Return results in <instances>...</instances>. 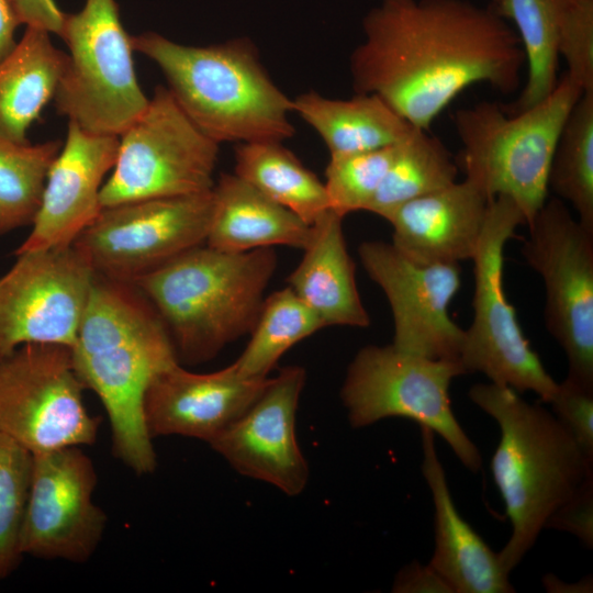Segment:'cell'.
Returning a JSON list of instances; mask_svg holds the SVG:
<instances>
[{"label": "cell", "instance_id": "obj_33", "mask_svg": "<svg viewBox=\"0 0 593 593\" xmlns=\"http://www.w3.org/2000/svg\"><path fill=\"white\" fill-rule=\"evenodd\" d=\"M395 147L396 144L329 157L324 182L329 210L342 217L366 211L385 176Z\"/></svg>", "mask_w": 593, "mask_h": 593}, {"label": "cell", "instance_id": "obj_18", "mask_svg": "<svg viewBox=\"0 0 593 593\" xmlns=\"http://www.w3.org/2000/svg\"><path fill=\"white\" fill-rule=\"evenodd\" d=\"M119 144V136L92 134L68 121L66 142L47 174L32 231L15 255L72 245L102 210L100 192L115 165Z\"/></svg>", "mask_w": 593, "mask_h": 593}, {"label": "cell", "instance_id": "obj_4", "mask_svg": "<svg viewBox=\"0 0 593 593\" xmlns=\"http://www.w3.org/2000/svg\"><path fill=\"white\" fill-rule=\"evenodd\" d=\"M277 267L272 247L191 248L133 283L165 324L178 361L197 365L250 334Z\"/></svg>", "mask_w": 593, "mask_h": 593}, {"label": "cell", "instance_id": "obj_21", "mask_svg": "<svg viewBox=\"0 0 593 593\" xmlns=\"http://www.w3.org/2000/svg\"><path fill=\"white\" fill-rule=\"evenodd\" d=\"M421 470L434 504L435 548L428 564L454 593L515 592L499 552H494L457 511L436 451L434 432L421 427Z\"/></svg>", "mask_w": 593, "mask_h": 593}, {"label": "cell", "instance_id": "obj_25", "mask_svg": "<svg viewBox=\"0 0 593 593\" xmlns=\"http://www.w3.org/2000/svg\"><path fill=\"white\" fill-rule=\"evenodd\" d=\"M292 112L317 132L329 157L393 146L413 127L385 101L371 93H356L342 100L306 92L292 100Z\"/></svg>", "mask_w": 593, "mask_h": 593}, {"label": "cell", "instance_id": "obj_8", "mask_svg": "<svg viewBox=\"0 0 593 593\" xmlns=\"http://www.w3.org/2000/svg\"><path fill=\"white\" fill-rule=\"evenodd\" d=\"M459 360L430 359L387 346L368 345L348 366L340 399L351 427L388 417H405L427 427L449 445L460 462L477 473L482 457L456 418L451 381L465 374Z\"/></svg>", "mask_w": 593, "mask_h": 593}, {"label": "cell", "instance_id": "obj_30", "mask_svg": "<svg viewBox=\"0 0 593 593\" xmlns=\"http://www.w3.org/2000/svg\"><path fill=\"white\" fill-rule=\"evenodd\" d=\"M325 327L317 314L288 286L265 298L250 339L234 361L248 378H267L292 346Z\"/></svg>", "mask_w": 593, "mask_h": 593}, {"label": "cell", "instance_id": "obj_1", "mask_svg": "<svg viewBox=\"0 0 593 593\" xmlns=\"http://www.w3.org/2000/svg\"><path fill=\"white\" fill-rule=\"evenodd\" d=\"M362 31L349 58L355 92L380 97L415 127L429 130L473 85L510 94L522 83L521 41L494 8L467 0H381Z\"/></svg>", "mask_w": 593, "mask_h": 593}, {"label": "cell", "instance_id": "obj_5", "mask_svg": "<svg viewBox=\"0 0 593 593\" xmlns=\"http://www.w3.org/2000/svg\"><path fill=\"white\" fill-rule=\"evenodd\" d=\"M132 46L161 69L181 110L219 145L282 143L294 134L292 100L271 81L249 42L187 46L146 32L132 36Z\"/></svg>", "mask_w": 593, "mask_h": 593}, {"label": "cell", "instance_id": "obj_36", "mask_svg": "<svg viewBox=\"0 0 593 593\" xmlns=\"http://www.w3.org/2000/svg\"><path fill=\"white\" fill-rule=\"evenodd\" d=\"M545 528L566 532L593 548V472L546 522Z\"/></svg>", "mask_w": 593, "mask_h": 593}, {"label": "cell", "instance_id": "obj_26", "mask_svg": "<svg viewBox=\"0 0 593 593\" xmlns=\"http://www.w3.org/2000/svg\"><path fill=\"white\" fill-rule=\"evenodd\" d=\"M235 175L312 225L329 210L322 182L281 143H240Z\"/></svg>", "mask_w": 593, "mask_h": 593}, {"label": "cell", "instance_id": "obj_35", "mask_svg": "<svg viewBox=\"0 0 593 593\" xmlns=\"http://www.w3.org/2000/svg\"><path fill=\"white\" fill-rule=\"evenodd\" d=\"M548 404L553 416L593 463V384L566 377L557 383Z\"/></svg>", "mask_w": 593, "mask_h": 593}, {"label": "cell", "instance_id": "obj_37", "mask_svg": "<svg viewBox=\"0 0 593 593\" xmlns=\"http://www.w3.org/2000/svg\"><path fill=\"white\" fill-rule=\"evenodd\" d=\"M395 593H454L449 584L427 563L414 560L395 575L392 585Z\"/></svg>", "mask_w": 593, "mask_h": 593}, {"label": "cell", "instance_id": "obj_10", "mask_svg": "<svg viewBox=\"0 0 593 593\" xmlns=\"http://www.w3.org/2000/svg\"><path fill=\"white\" fill-rule=\"evenodd\" d=\"M119 139L115 165L100 192L102 209L213 189L219 144L193 124L166 87H156Z\"/></svg>", "mask_w": 593, "mask_h": 593}, {"label": "cell", "instance_id": "obj_13", "mask_svg": "<svg viewBox=\"0 0 593 593\" xmlns=\"http://www.w3.org/2000/svg\"><path fill=\"white\" fill-rule=\"evenodd\" d=\"M212 210V190L103 208L72 245L97 275L133 283L205 244Z\"/></svg>", "mask_w": 593, "mask_h": 593}, {"label": "cell", "instance_id": "obj_39", "mask_svg": "<svg viewBox=\"0 0 593 593\" xmlns=\"http://www.w3.org/2000/svg\"><path fill=\"white\" fill-rule=\"evenodd\" d=\"M22 24L11 0H0V61L15 47L16 27Z\"/></svg>", "mask_w": 593, "mask_h": 593}, {"label": "cell", "instance_id": "obj_28", "mask_svg": "<svg viewBox=\"0 0 593 593\" xmlns=\"http://www.w3.org/2000/svg\"><path fill=\"white\" fill-rule=\"evenodd\" d=\"M561 0H503L495 10L514 23L525 55L526 80L503 109L514 114L545 99L558 82V24Z\"/></svg>", "mask_w": 593, "mask_h": 593}, {"label": "cell", "instance_id": "obj_31", "mask_svg": "<svg viewBox=\"0 0 593 593\" xmlns=\"http://www.w3.org/2000/svg\"><path fill=\"white\" fill-rule=\"evenodd\" d=\"M59 141L32 145L0 138V235L32 225Z\"/></svg>", "mask_w": 593, "mask_h": 593}, {"label": "cell", "instance_id": "obj_24", "mask_svg": "<svg viewBox=\"0 0 593 593\" xmlns=\"http://www.w3.org/2000/svg\"><path fill=\"white\" fill-rule=\"evenodd\" d=\"M43 29L26 26L13 51L0 61V138L30 143L26 131L54 98L67 61Z\"/></svg>", "mask_w": 593, "mask_h": 593}, {"label": "cell", "instance_id": "obj_41", "mask_svg": "<svg viewBox=\"0 0 593 593\" xmlns=\"http://www.w3.org/2000/svg\"><path fill=\"white\" fill-rule=\"evenodd\" d=\"M492 1H493V8H494V10H496V9L501 5V3H502L503 0H492Z\"/></svg>", "mask_w": 593, "mask_h": 593}, {"label": "cell", "instance_id": "obj_11", "mask_svg": "<svg viewBox=\"0 0 593 593\" xmlns=\"http://www.w3.org/2000/svg\"><path fill=\"white\" fill-rule=\"evenodd\" d=\"M70 347L27 344L0 357V433L32 455L92 445L99 417L83 402Z\"/></svg>", "mask_w": 593, "mask_h": 593}, {"label": "cell", "instance_id": "obj_6", "mask_svg": "<svg viewBox=\"0 0 593 593\" xmlns=\"http://www.w3.org/2000/svg\"><path fill=\"white\" fill-rule=\"evenodd\" d=\"M583 93L567 74L535 105L514 114L502 105L481 101L452 114L461 143L456 158L465 179L490 200H513L532 221L548 195L552 155L575 102Z\"/></svg>", "mask_w": 593, "mask_h": 593}, {"label": "cell", "instance_id": "obj_20", "mask_svg": "<svg viewBox=\"0 0 593 593\" xmlns=\"http://www.w3.org/2000/svg\"><path fill=\"white\" fill-rule=\"evenodd\" d=\"M491 200L467 179L396 208L385 220L392 244L423 264L472 259Z\"/></svg>", "mask_w": 593, "mask_h": 593}, {"label": "cell", "instance_id": "obj_17", "mask_svg": "<svg viewBox=\"0 0 593 593\" xmlns=\"http://www.w3.org/2000/svg\"><path fill=\"white\" fill-rule=\"evenodd\" d=\"M305 370L289 366L269 378L258 399L209 445L238 473L267 482L289 496L300 494L309 466L295 436Z\"/></svg>", "mask_w": 593, "mask_h": 593}, {"label": "cell", "instance_id": "obj_32", "mask_svg": "<svg viewBox=\"0 0 593 593\" xmlns=\"http://www.w3.org/2000/svg\"><path fill=\"white\" fill-rule=\"evenodd\" d=\"M33 455L0 433V580L24 557L21 532L30 493Z\"/></svg>", "mask_w": 593, "mask_h": 593}, {"label": "cell", "instance_id": "obj_7", "mask_svg": "<svg viewBox=\"0 0 593 593\" xmlns=\"http://www.w3.org/2000/svg\"><path fill=\"white\" fill-rule=\"evenodd\" d=\"M60 37L69 54L53 98L56 112L89 133L120 136L149 99L115 0H86L79 12L65 15Z\"/></svg>", "mask_w": 593, "mask_h": 593}, {"label": "cell", "instance_id": "obj_14", "mask_svg": "<svg viewBox=\"0 0 593 593\" xmlns=\"http://www.w3.org/2000/svg\"><path fill=\"white\" fill-rule=\"evenodd\" d=\"M16 256L0 277V357L27 344L71 348L96 272L74 245Z\"/></svg>", "mask_w": 593, "mask_h": 593}, {"label": "cell", "instance_id": "obj_9", "mask_svg": "<svg viewBox=\"0 0 593 593\" xmlns=\"http://www.w3.org/2000/svg\"><path fill=\"white\" fill-rule=\"evenodd\" d=\"M524 214L507 197L489 202L473 261V315L459 356L466 373H483L492 383L518 393L535 392L548 403L557 383L530 347L504 289V248Z\"/></svg>", "mask_w": 593, "mask_h": 593}, {"label": "cell", "instance_id": "obj_38", "mask_svg": "<svg viewBox=\"0 0 593 593\" xmlns=\"http://www.w3.org/2000/svg\"><path fill=\"white\" fill-rule=\"evenodd\" d=\"M21 23L43 29L48 33L61 34L65 13L54 0H11Z\"/></svg>", "mask_w": 593, "mask_h": 593}, {"label": "cell", "instance_id": "obj_3", "mask_svg": "<svg viewBox=\"0 0 593 593\" xmlns=\"http://www.w3.org/2000/svg\"><path fill=\"white\" fill-rule=\"evenodd\" d=\"M468 396L500 428L490 467L512 525L510 539L499 552L510 575L551 514L593 472V463L550 411L527 402L514 389L475 383Z\"/></svg>", "mask_w": 593, "mask_h": 593}, {"label": "cell", "instance_id": "obj_27", "mask_svg": "<svg viewBox=\"0 0 593 593\" xmlns=\"http://www.w3.org/2000/svg\"><path fill=\"white\" fill-rule=\"evenodd\" d=\"M459 167L429 130L413 126L396 144L385 176L366 211L387 219L400 205L457 181Z\"/></svg>", "mask_w": 593, "mask_h": 593}, {"label": "cell", "instance_id": "obj_23", "mask_svg": "<svg viewBox=\"0 0 593 593\" xmlns=\"http://www.w3.org/2000/svg\"><path fill=\"white\" fill-rule=\"evenodd\" d=\"M213 210L205 244L225 251L276 245L304 249L312 225L237 175L223 174L212 189Z\"/></svg>", "mask_w": 593, "mask_h": 593}, {"label": "cell", "instance_id": "obj_29", "mask_svg": "<svg viewBox=\"0 0 593 593\" xmlns=\"http://www.w3.org/2000/svg\"><path fill=\"white\" fill-rule=\"evenodd\" d=\"M548 189L593 231V91L581 94L564 122L550 163Z\"/></svg>", "mask_w": 593, "mask_h": 593}, {"label": "cell", "instance_id": "obj_34", "mask_svg": "<svg viewBox=\"0 0 593 593\" xmlns=\"http://www.w3.org/2000/svg\"><path fill=\"white\" fill-rule=\"evenodd\" d=\"M558 53L569 78L583 92L593 91V0H561Z\"/></svg>", "mask_w": 593, "mask_h": 593}, {"label": "cell", "instance_id": "obj_2", "mask_svg": "<svg viewBox=\"0 0 593 593\" xmlns=\"http://www.w3.org/2000/svg\"><path fill=\"white\" fill-rule=\"evenodd\" d=\"M70 349L78 378L108 414L113 455L138 475L153 473L144 396L160 371L179 362L156 310L134 283L96 273Z\"/></svg>", "mask_w": 593, "mask_h": 593}, {"label": "cell", "instance_id": "obj_16", "mask_svg": "<svg viewBox=\"0 0 593 593\" xmlns=\"http://www.w3.org/2000/svg\"><path fill=\"white\" fill-rule=\"evenodd\" d=\"M358 255L390 304L392 345L430 359L459 360L465 329L449 306L461 286L460 265L417 262L382 240L361 243Z\"/></svg>", "mask_w": 593, "mask_h": 593}, {"label": "cell", "instance_id": "obj_40", "mask_svg": "<svg viewBox=\"0 0 593 593\" xmlns=\"http://www.w3.org/2000/svg\"><path fill=\"white\" fill-rule=\"evenodd\" d=\"M542 584L548 592L588 593L593 591V580L591 575L580 580L579 582L566 584L556 575L549 573L544 577Z\"/></svg>", "mask_w": 593, "mask_h": 593}, {"label": "cell", "instance_id": "obj_15", "mask_svg": "<svg viewBox=\"0 0 593 593\" xmlns=\"http://www.w3.org/2000/svg\"><path fill=\"white\" fill-rule=\"evenodd\" d=\"M97 472L78 446L33 455L21 532L23 556L85 563L97 550L107 515L93 502Z\"/></svg>", "mask_w": 593, "mask_h": 593}, {"label": "cell", "instance_id": "obj_19", "mask_svg": "<svg viewBox=\"0 0 593 593\" xmlns=\"http://www.w3.org/2000/svg\"><path fill=\"white\" fill-rule=\"evenodd\" d=\"M267 378H248L235 366L195 373L176 362L149 383L143 403L152 438L180 435L210 444L258 399Z\"/></svg>", "mask_w": 593, "mask_h": 593}, {"label": "cell", "instance_id": "obj_22", "mask_svg": "<svg viewBox=\"0 0 593 593\" xmlns=\"http://www.w3.org/2000/svg\"><path fill=\"white\" fill-rule=\"evenodd\" d=\"M343 219L328 210L312 224L304 255L287 282L325 326L368 327L370 316L357 289Z\"/></svg>", "mask_w": 593, "mask_h": 593}, {"label": "cell", "instance_id": "obj_12", "mask_svg": "<svg viewBox=\"0 0 593 593\" xmlns=\"http://www.w3.org/2000/svg\"><path fill=\"white\" fill-rule=\"evenodd\" d=\"M526 225L522 255L544 282L546 328L567 356V377L593 384V231L558 198Z\"/></svg>", "mask_w": 593, "mask_h": 593}]
</instances>
